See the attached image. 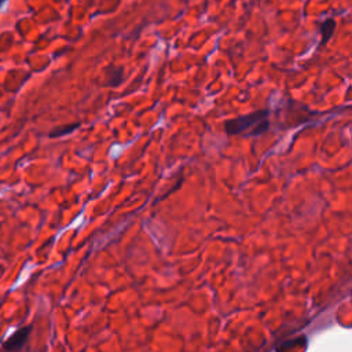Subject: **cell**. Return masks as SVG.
Listing matches in <instances>:
<instances>
[{
  "mask_svg": "<svg viewBox=\"0 0 352 352\" xmlns=\"http://www.w3.org/2000/svg\"><path fill=\"white\" fill-rule=\"evenodd\" d=\"M270 128L268 110L261 109L253 113L230 118L224 122V131L228 135H245V136H258L267 132Z\"/></svg>",
  "mask_w": 352,
  "mask_h": 352,
  "instance_id": "cell-1",
  "label": "cell"
},
{
  "mask_svg": "<svg viewBox=\"0 0 352 352\" xmlns=\"http://www.w3.org/2000/svg\"><path fill=\"white\" fill-rule=\"evenodd\" d=\"M32 331V326H23L21 329H18L16 331H14L3 344H1V349L4 352H19L23 345L26 344L29 334Z\"/></svg>",
  "mask_w": 352,
  "mask_h": 352,
  "instance_id": "cell-2",
  "label": "cell"
},
{
  "mask_svg": "<svg viewBox=\"0 0 352 352\" xmlns=\"http://www.w3.org/2000/svg\"><path fill=\"white\" fill-rule=\"evenodd\" d=\"M336 19L334 18H327L319 25V34H320V45H324L331 37L336 30Z\"/></svg>",
  "mask_w": 352,
  "mask_h": 352,
  "instance_id": "cell-3",
  "label": "cell"
},
{
  "mask_svg": "<svg viewBox=\"0 0 352 352\" xmlns=\"http://www.w3.org/2000/svg\"><path fill=\"white\" fill-rule=\"evenodd\" d=\"M122 76H124V67L122 66H111L110 67V73H109L107 84L111 88L118 87L121 84V81H122Z\"/></svg>",
  "mask_w": 352,
  "mask_h": 352,
  "instance_id": "cell-4",
  "label": "cell"
},
{
  "mask_svg": "<svg viewBox=\"0 0 352 352\" xmlns=\"http://www.w3.org/2000/svg\"><path fill=\"white\" fill-rule=\"evenodd\" d=\"M76 128H78V124H77V122L69 124V125H63V126H58V128H55L54 131H51L50 136H51V138H60V136H65V135L73 132Z\"/></svg>",
  "mask_w": 352,
  "mask_h": 352,
  "instance_id": "cell-5",
  "label": "cell"
},
{
  "mask_svg": "<svg viewBox=\"0 0 352 352\" xmlns=\"http://www.w3.org/2000/svg\"><path fill=\"white\" fill-rule=\"evenodd\" d=\"M4 3H6V0H0V7H1Z\"/></svg>",
  "mask_w": 352,
  "mask_h": 352,
  "instance_id": "cell-6",
  "label": "cell"
}]
</instances>
